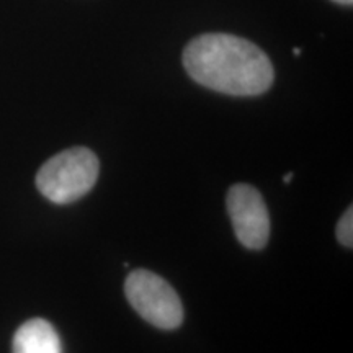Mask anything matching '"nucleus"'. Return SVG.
<instances>
[{
    "instance_id": "f03ea898",
    "label": "nucleus",
    "mask_w": 353,
    "mask_h": 353,
    "mask_svg": "<svg viewBox=\"0 0 353 353\" xmlns=\"http://www.w3.org/2000/svg\"><path fill=\"white\" fill-rule=\"evenodd\" d=\"M99 172V157L90 149L70 148L44 162L38 170L37 187L46 200L69 205L95 187Z\"/></svg>"
},
{
    "instance_id": "0eeeda50",
    "label": "nucleus",
    "mask_w": 353,
    "mask_h": 353,
    "mask_svg": "<svg viewBox=\"0 0 353 353\" xmlns=\"http://www.w3.org/2000/svg\"><path fill=\"white\" fill-rule=\"evenodd\" d=\"M293 176H294V174H293V172H288V174H286V175L283 176L285 183H290V182H291V179H293Z\"/></svg>"
},
{
    "instance_id": "7ed1b4c3",
    "label": "nucleus",
    "mask_w": 353,
    "mask_h": 353,
    "mask_svg": "<svg viewBox=\"0 0 353 353\" xmlns=\"http://www.w3.org/2000/svg\"><path fill=\"white\" fill-rule=\"evenodd\" d=\"M128 301L154 327L174 330L183 322V306L164 278L149 270H134L125 283Z\"/></svg>"
},
{
    "instance_id": "39448f33",
    "label": "nucleus",
    "mask_w": 353,
    "mask_h": 353,
    "mask_svg": "<svg viewBox=\"0 0 353 353\" xmlns=\"http://www.w3.org/2000/svg\"><path fill=\"white\" fill-rule=\"evenodd\" d=\"M13 353H63L59 334L44 319L20 325L13 337Z\"/></svg>"
},
{
    "instance_id": "20e7f679",
    "label": "nucleus",
    "mask_w": 353,
    "mask_h": 353,
    "mask_svg": "<svg viewBox=\"0 0 353 353\" xmlns=\"http://www.w3.org/2000/svg\"><path fill=\"white\" fill-rule=\"evenodd\" d=\"M226 205L237 241L247 249H263L270 237V216L259 190L247 183L232 185Z\"/></svg>"
},
{
    "instance_id": "423d86ee",
    "label": "nucleus",
    "mask_w": 353,
    "mask_h": 353,
    "mask_svg": "<svg viewBox=\"0 0 353 353\" xmlns=\"http://www.w3.org/2000/svg\"><path fill=\"white\" fill-rule=\"evenodd\" d=\"M337 239L342 245L353 247V208L350 206L337 224Z\"/></svg>"
},
{
    "instance_id": "6e6552de",
    "label": "nucleus",
    "mask_w": 353,
    "mask_h": 353,
    "mask_svg": "<svg viewBox=\"0 0 353 353\" xmlns=\"http://www.w3.org/2000/svg\"><path fill=\"white\" fill-rule=\"evenodd\" d=\"M334 2H337V3H342V6H352V3H353V0H334Z\"/></svg>"
},
{
    "instance_id": "f257e3e1",
    "label": "nucleus",
    "mask_w": 353,
    "mask_h": 353,
    "mask_svg": "<svg viewBox=\"0 0 353 353\" xmlns=\"http://www.w3.org/2000/svg\"><path fill=\"white\" fill-rule=\"evenodd\" d=\"M188 76L203 87L234 97H254L272 87L275 72L268 56L244 38L208 33L183 51Z\"/></svg>"
}]
</instances>
